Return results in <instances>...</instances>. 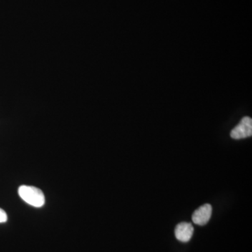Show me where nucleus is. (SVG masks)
Listing matches in <instances>:
<instances>
[{
    "label": "nucleus",
    "mask_w": 252,
    "mask_h": 252,
    "mask_svg": "<svg viewBox=\"0 0 252 252\" xmlns=\"http://www.w3.org/2000/svg\"><path fill=\"white\" fill-rule=\"evenodd\" d=\"M18 194L28 205L41 207L45 204V196L41 189L32 186L23 185L18 189Z\"/></svg>",
    "instance_id": "f257e3e1"
},
{
    "label": "nucleus",
    "mask_w": 252,
    "mask_h": 252,
    "mask_svg": "<svg viewBox=\"0 0 252 252\" xmlns=\"http://www.w3.org/2000/svg\"><path fill=\"white\" fill-rule=\"evenodd\" d=\"M252 135V119L245 117L241 119L238 125L230 132V137L234 140L247 138Z\"/></svg>",
    "instance_id": "f03ea898"
},
{
    "label": "nucleus",
    "mask_w": 252,
    "mask_h": 252,
    "mask_svg": "<svg viewBox=\"0 0 252 252\" xmlns=\"http://www.w3.org/2000/svg\"><path fill=\"white\" fill-rule=\"evenodd\" d=\"M212 212V205L210 204H205L193 212L192 220L195 224L199 225L207 224L211 218Z\"/></svg>",
    "instance_id": "7ed1b4c3"
},
{
    "label": "nucleus",
    "mask_w": 252,
    "mask_h": 252,
    "mask_svg": "<svg viewBox=\"0 0 252 252\" xmlns=\"http://www.w3.org/2000/svg\"><path fill=\"white\" fill-rule=\"evenodd\" d=\"M193 230L191 223L187 222L179 223L175 228L176 238L182 243H187L193 236Z\"/></svg>",
    "instance_id": "20e7f679"
},
{
    "label": "nucleus",
    "mask_w": 252,
    "mask_h": 252,
    "mask_svg": "<svg viewBox=\"0 0 252 252\" xmlns=\"http://www.w3.org/2000/svg\"><path fill=\"white\" fill-rule=\"evenodd\" d=\"M8 220L6 212L0 208V223H5Z\"/></svg>",
    "instance_id": "39448f33"
}]
</instances>
